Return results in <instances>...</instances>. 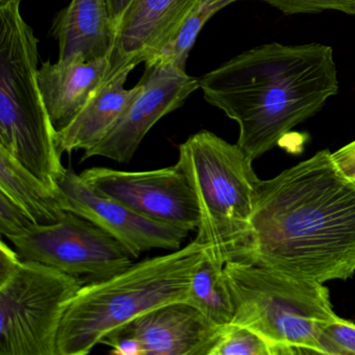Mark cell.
<instances>
[{
  "instance_id": "6",
  "label": "cell",
  "mask_w": 355,
  "mask_h": 355,
  "mask_svg": "<svg viewBox=\"0 0 355 355\" xmlns=\"http://www.w3.org/2000/svg\"><path fill=\"white\" fill-rule=\"evenodd\" d=\"M224 272L234 301L232 323L263 336L276 355L321 354L320 325L338 317L324 284L257 263L228 261Z\"/></svg>"
},
{
  "instance_id": "19",
  "label": "cell",
  "mask_w": 355,
  "mask_h": 355,
  "mask_svg": "<svg viewBox=\"0 0 355 355\" xmlns=\"http://www.w3.org/2000/svg\"><path fill=\"white\" fill-rule=\"evenodd\" d=\"M236 1H241V0H198V3L193 8L186 21L182 24L175 40L155 61L163 60V61L171 62L178 67L186 70L189 53L194 46L197 37L200 34L205 24L218 12Z\"/></svg>"
},
{
  "instance_id": "7",
  "label": "cell",
  "mask_w": 355,
  "mask_h": 355,
  "mask_svg": "<svg viewBox=\"0 0 355 355\" xmlns=\"http://www.w3.org/2000/svg\"><path fill=\"white\" fill-rule=\"evenodd\" d=\"M85 282L21 259L0 278V355H58L60 326Z\"/></svg>"
},
{
  "instance_id": "26",
  "label": "cell",
  "mask_w": 355,
  "mask_h": 355,
  "mask_svg": "<svg viewBox=\"0 0 355 355\" xmlns=\"http://www.w3.org/2000/svg\"><path fill=\"white\" fill-rule=\"evenodd\" d=\"M10 3H21V0H0V6L7 5Z\"/></svg>"
},
{
  "instance_id": "17",
  "label": "cell",
  "mask_w": 355,
  "mask_h": 355,
  "mask_svg": "<svg viewBox=\"0 0 355 355\" xmlns=\"http://www.w3.org/2000/svg\"><path fill=\"white\" fill-rule=\"evenodd\" d=\"M0 192L17 202L38 225L58 223L66 216L59 192L0 147Z\"/></svg>"
},
{
  "instance_id": "21",
  "label": "cell",
  "mask_w": 355,
  "mask_h": 355,
  "mask_svg": "<svg viewBox=\"0 0 355 355\" xmlns=\"http://www.w3.org/2000/svg\"><path fill=\"white\" fill-rule=\"evenodd\" d=\"M321 354L355 355V324L336 317L320 325Z\"/></svg>"
},
{
  "instance_id": "5",
  "label": "cell",
  "mask_w": 355,
  "mask_h": 355,
  "mask_svg": "<svg viewBox=\"0 0 355 355\" xmlns=\"http://www.w3.org/2000/svg\"><path fill=\"white\" fill-rule=\"evenodd\" d=\"M38 43L20 3L0 6V147L58 190L66 168L39 87Z\"/></svg>"
},
{
  "instance_id": "9",
  "label": "cell",
  "mask_w": 355,
  "mask_h": 355,
  "mask_svg": "<svg viewBox=\"0 0 355 355\" xmlns=\"http://www.w3.org/2000/svg\"><path fill=\"white\" fill-rule=\"evenodd\" d=\"M97 194L113 199L149 219L191 232L200 222L198 203L178 165L150 171L94 167L80 173Z\"/></svg>"
},
{
  "instance_id": "15",
  "label": "cell",
  "mask_w": 355,
  "mask_h": 355,
  "mask_svg": "<svg viewBox=\"0 0 355 355\" xmlns=\"http://www.w3.org/2000/svg\"><path fill=\"white\" fill-rule=\"evenodd\" d=\"M130 72L124 70L103 82L71 123L55 132L60 155L90 150L111 132L142 89L140 83L132 89H125Z\"/></svg>"
},
{
  "instance_id": "3",
  "label": "cell",
  "mask_w": 355,
  "mask_h": 355,
  "mask_svg": "<svg viewBox=\"0 0 355 355\" xmlns=\"http://www.w3.org/2000/svg\"><path fill=\"white\" fill-rule=\"evenodd\" d=\"M195 239L169 254L143 259L103 282L85 284L65 311L58 355H86L116 328L168 303L188 302L191 280L205 257Z\"/></svg>"
},
{
  "instance_id": "8",
  "label": "cell",
  "mask_w": 355,
  "mask_h": 355,
  "mask_svg": "<svg viewBox=\"0 0 355 355\" xmlns=\"http://www.w3.org/2000/svg\"><path fill=\"white\" fill-rule=\"evenodd\" d=\"M9 241L22 259L55 268L86 284L109 279L132 265V255L119 241L70 211L58 223L35 224Z\"/></svg>"
},
{
  "instance_id": "20",
  "label": "cell",
  "mask_w": 355,
  "mask_h": 355,
  "mask_svg": "<svg viewBox=\"0 0 355 355\" xmlns=\"http://www.w3.org/2000/svg\"><path fill=\"white\" fill-rule=\"evenodd\" d=\"M211 355H276L275 349L257 332L239 324L224 325Z\"/></svg>"
},
{
  "instance_id": "13",
  "label": "cell",
  "mask_w": 355,
  "mask_h": 355,
  "mask_svg": "<svg viewBox=\"0 0 355 355\" xmlns=\"http://www.w3.org/2000/svg\"><path fill=\"white\" fill-rule=\"evenodd\" d=\"M198 0H132L109 55L107 80L155 61L178 37Z\"/></svg>"
},
{
  "instance_id": "27",
  "label": "cell",
  "mask_w": 355,
  "mask_h": 355,
  "mask_svg": "<svg viewBox=\"0 0 355 355\" xmlns=\"http://www.w3.org/2000/svg\"><path fill=\"white\" fill-rule=\"evenodd\" d=\"M354 6H355V0H354Z\"/></svg>"
},
{
  "instance_id": "12",
  "label": "cell",
  "mask_w": 355,
  "mask_h": 355,
  "mask_svg": "<svg viewBox=\"0 0 355 355\" xmlns=\"http://www.w3.org/2000/svg\"><path fill=\"white\" fill-rule=\"evenodd\" d=\"M60 200L66 211L90 220L119 241L132 255L162 249L178 250L188 230L149 219L130 207L101 196L92 190L73 170H65L58 182Z\"/></svg>"
},
{
  "instance_id": "18",
  "label": "cell",
  "mask_w": 355,
  "mask_h": 355,
  "mask_svg": "<svg viewBox=\"0 0 355 355\" xmlns=\"http://www.w3.org/2000/svg\"><path fill=\"white\" fill-rule=\"evenodd\" d=\"M224 266L205 249V257L193 274L188 298V303L211 323L219 326L232 323L234 315V301Z\"/></svg>"
},
{
  "instance_id": "14",
  "label": "cell",
  "mask_w": 355,
  "mask_h": 355,
  "mask_svg": "<svg viewBox=\"0 0 355 355\" xmlns=\"http://www.w3.org/2000/svg\"><path fill=\"white\" fill-rule=\"evenodd\" d=\"M109 58L88 61L82 55L44 62L38 82L45 107L55 132L64 130L84 109L107 80Z\"/></svg>"
},
{
  "instance_id": "2",
  "label": "cell",
  "mask_w": 355,
  "mask_h": 355,
  "mask_svg": "<svg viewBox=\"0 0 355 355\" xmlns=\"http://www.w3.org/2000/svg\"><path fill=\"white\" fill-rule=\"evenodd\" d=\"M205 101L240 128L236 144L254 161L338 92L328 45L268 43L199 78Z\"/></svg>"
},
{
  "instance_id": "24",
  "label": "cell",
  "mask_w": 355,
  "mask_h": 355,
  "mask_svg": "<svg viewBox=\"0 0 355 355\" xmlns=\"http://www.w3.org/2000/svg\"><path fill=\"white\" fill-rule=\"evenodd\" d=\"M332 157L343 173L355 182V141L332 153Z\"/></svg>"
},
{
  "instance_id": "10",
  "label": "cell",
  "mask_w": 355,
  "mask_h": 355,
  "mask_svg": "<svg viewBox=\"0 0 355 355\" xmlns=\"http://www.w3.org/2000/svg\"><path fill=\"white\" fill-rule=\"evenodd\" d=\"M145 65L140 93L105 138L85 151L82 161L101 157L130 163L153 125L164 116L180 109L199 89V78L189 76L171 62L157 60Z\"/></svg>"
},
{
  "instance_id": "16",
  "label": "cell",
  "mask_w": 355,
  "mask_h": 355,
  "mask_svg": "<svg viewBox=\"0 0 355 355\" xmlns=\"http://www.w3.org/2000/svg\"><path fill=\"white\" fill-rule=\"evenodd\" d=\"M51 35L59 43V59L82 55L88 61L109 58L116 28L107 0H71L53 20Z\"/></svg>"
},
{
  "instance_id": "11",
  "label": "cell",
  "mask_w": 355,
  "mask_h": 355,
  "mask_svg": "<svg viewBox=\"0 0 355 355\" xmlns=\"http://www.w3.org/2000/svg\"><path fill=\"white\" fill-rule=\"evenodd\" d=\"M222 328L190 303L178 301L135 318L101 344L117 355H211Z\"/></svg>"
},
{
  "instance_id": "22",
  "label": "cell",
  "mask_w": 355,
  "mask_h": 355,
  "mask_svg": "<svg viewBox=\"0 0 355 355\" xmlns=\"http://www.w3.org/2000/svg\"><path fill=\"white\" fill-rule=\"evenodd\" d=\"M286 15L319 13L322 11L343 12L355 15L354 0H261Z\"/></svg>"
},
{
  "instance_id": "25",
  "label": "cell",
  "mask_w": 355,
  "mask_h": 355,
  "mask_svg": "<svg viewBox=\"0 0 355 355\" xmlns=\"http://www.w3.org/2000/svg\"><path fill=\"white\" fill-rule=\"evenodd\" d=\"M132 3V0H107L110 14H111L112 20H113L116 31H117L122 17L125 14L126 10L128 9Z\"/></svg>"
},
{
  "instance_id": "1",
  "label": "cell",
  "mask_w": 355,
  "mask_h": 355,
  "mask_svg": "<svg viewBox=\"0 0 355 355\" xmlns=\"http://www.w3.org/2000/svg\"><path fill=\"white\" fill-rule=\"evenodd\" d=\"M251 263L324 284L355 273V182L328 149L261 180Z\"/></svg>"
},
{
  "instance_id": "4",
  "label": "cell",
  "mask_w": 355,
  "mask_h": 355,
  "mask_svg": "<svg viewBox=\"0 0 355 355\" xmlns=\"http://www.w3.org/2000/svg\"><path fill=\"white\" fill-rule=\"evenodd\" d=\"M252 163L238 144L209 130L189 137L178 149L176 165L188 178L200 214L196 240L224 265L252 261V216L261 182Z\"/></svg>"
},
{
  "instance_id": "23",
  "label": "cell",
  "mask_w": 355,
  "mask_h": 355,
  "mask_svg": "<svg viewBox=\"0 0 355 355\" xmlns=\"http://www.w3.org/2000/svg\"><path fill=\"white\" fill-rule=\"evenodd\" d=\"M30 215L3 192H0V232L10 240L21 236L35 225Z\"/></svg>"
}]
</instances>
